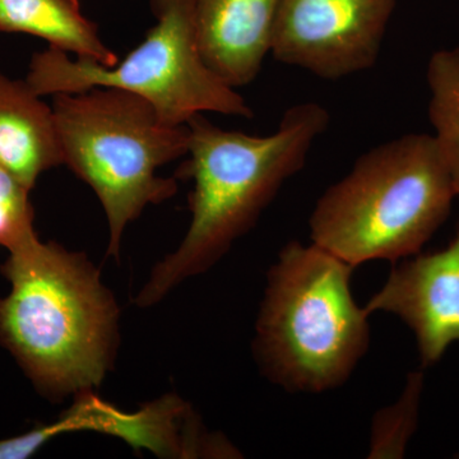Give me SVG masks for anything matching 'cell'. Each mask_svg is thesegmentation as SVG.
I'll return each instance as SVG.
<instances>
[{"mask_svg":"<svg viewBox=\"0 0 459 459\" xmlns=\"http://www.w3.org/2000/svg\"><path fill=\"white\" fill-rule=\"evenodd\" d=\"M186 126L188 159L177 178L193 181L192 219L180 246L151 271L134 300L140 307H153L210 270L255 225L281 186L304 168L314 142L327 131L329 114L316 102L294 105L265 137L225 131L204 114Z\"/></svg>","mask_w":459,"mask_h":459,"instance_id":"cell-1","label":"cell"},{"mask_svg":"<svg viewBox=\"0 0 459 459\" xmlns=\"http://www.w3.org/2000/svg\"><path fill=\"white\" fill-rule=\"evenodd\" d=\"M0 344L39 394L59 402L99 388L113 369L120 309L86 255L40 238L8 253Z\"/></svg>","mask_w":459,"mask_h":459,"instance_id":"cell-2","label":"cell"},{"mask_svg":"<svg viewBox=\"0 0 459 459\" xmlns=\"http://www.w3.org/2000/svg\"><path fill=\"white\" fill-rule=\"evenodd\" d=\"M451 174L433 135L371 148L325 190L310 216L314 244L347 264L418 255L451 213Z\"/></svg>","mask_w":459,"mask_h":459,"instance_id":"cell-3","label":"cell"},{"mask_svg":"<svg viewBox=\"0 0 459 459\" xmlns=\"http://www.w3.org/2000/svg\"><path fill=\"white\" fill-rule=\"evenodd\" d=\"M352 265L292 240L272 265L255 325L256 360L274 385L322 394L342 385L370 342L351 292Z\"/></svg>","mask_w":459,"mask_h":459,"instance_id":"cell-4","label":"cell"},{"mask_svg":"<svg viewBox=\"0 0 459 459\" xmlns=\"http://www.w3.org/2000/svg\"><path fill=\"white\" fill-rule=\"evenodd\" d=\"M51 108L63 165L98 195L108 219V255L117 261L126 226L147 205L177 195V178L157 170L186 155L188 126L168 123L147 100L110 87L57 93Z\"/></svg>","mask_w":459,"mask_h":459,"instance_id":"cell-5","label":"cell"},{"mask_svg":"<svg viewBox=\"0 0 459 459\" xmlns=\"http://www.w3.org/2000/svg\"><path fill=\"white\" fill-rule=\"evenodd\" d=\"M157 23L122 62L105 66L65 51L33 54L26 83L40 96L110 87L147 100L166 122L184 126L195 114L250 117L246 100L205 65L193 0H151Z\"/></svg>","mask_w":459,"mask_h":459,"instance_id":"cell-6","label":"cell"},{"mask_svg":"<svg viewBox=\"0 0 459 459\" xmlns=\"http://www.w3.org/2000/svg\"><path fill=\"white\" fill-rule=\"evenodd\" d=\"M95 431L122 439L135 451L160 458H238L237 448L221 434L207 430L188 402L169 394L134 412L117 409L95 394H74L72 406L48 424L0 440V459H27L59 435Z\"/></svg>","mask_w":459,"mask_h":459,"instance_id":"cell-7","label":"cell"},{"mask_svg":"<svg viewBox=\"0 0 459 459\" xmlns=\"http://www.w3.org/2000/svg\"><path fill=\"white\" fill-rule=\"evenodd\" d=\"M397 0H280L271 54L283 65L340 80L377 63Z\"/></svg>","mask_w":459,"mask_h":459,"instance_id":"cell-8","label":"cell"},{"mask_svg":"<svg viewBox=\"0 0 459 459\" xmlns=\"http://www.w3.org/2000/svg\"><path fill=\"white\" fill-rule=\"evenodd\" d=\"M395 265L368 301V314H394L418 342L422 367L437 364L459 342V226L448 247Z\"/></svg>","mask_w":459,"mask_h":459,"instance_id":"cell-9","label":"cell"},{"mask_svg":"<svg viewBox=\"0 0 459 459\" xmlns=\"http://www.w3.org/2000/svg\"><path fill=\"white\" fill-rule=\"evenodd\" d=\"M199 51L231 89L258 77L271 53L280 0H193Z\"/></svg>","mask_w":459,"mask_h":459,"instance_id":"cell-10","label":"cell"},{"mask_svg":"<svg viewBox=\"0 0 459 459\" xmlns=\"http://www.w3.org/2000/svg\"><path fill=\"white\" fill-rule=\"evenodd\" d=\"M0 165L32 190L42 172L63 165L53 108L26 81L0 71Z\"/></svg>","mask_w":459,"mask_h":459,"instance_id":"cell-11","label":"cell"},{"mask_svg":"<svg viewBox=\"0 0 459 459\" xmlns=\"http://www.w3.org/2000/svg\"><path fill=\"white\" fill-rule=\"evenodd\" d=\"M0 32L36 36L51 48L105 66L119 62L95 23L83 16L78 0H2Z\"/></svg>","mask_w":459,"mask_h":459,"instance_id":"cell-12","label":"cell"},{"mask_svg":"<svg viewBox=\"0 0 459 459\" xmlns=\"http://www.w3.org/2000/svg\"><path fill=\"white\" fill-rule=\"evenodd\" d=\"M433 135L459 197V47L437 51L427 72Z\"/></svg>","mask_w":459,"mask_h":459,"instance_id":"cell-13","label":"cell"},{"mask_svg":"<svg viewBox=\"0 0 459 459\" xmlns=\"http://www.w3.org/2000/svg\"><path fill=\"white\" fill-rule=\"evenodd\" d=\"M424 388V374L413 371L407 377L401 397L392 406L377 412L371 427L368 457L402 458L418 428L420 402Z\"/></svg>","mask_w":459,"mask_h":459,"instance_id":"cell-14","label":"cell"},{"mask_svg":"<svg viewBox=\"0 0 459 459\" xmlns=\"http://www.w3.org/2000/svg\"><path fill=\"white\" fill-rule=\"evenodd\" d=\"M30 192L12 172L0 165V247L9 252L38 238L33 229Z\"/></svg>","mask_w":459,"mask_h":459,"instance_id":"cell-15","label":"cell"},{"mask_svg":"<svg viewBox=\"0 0 459 459\" xmlns=\"http://www.w3.org/2000/svg\"><path fill=\"white\" fill-rule=\"evenodd\" d=\"M0 2H2V0H0Z\"/></svg>","mask_w":459,"mask_h":459,"instance_id":"cell-16","label":"cell"}]
</instances>
